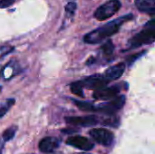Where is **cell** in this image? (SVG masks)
I'll return each mask as SVG.
<instances>
[{
  "label": "cell",
  "instance_id": "cell-1",
  "mask_svg": "<svg viewBox=\"0 0 155 154\" xmlns=\"http://www.w3.org/2000/svg\"><path fill=\"white\" fill-rule=\"evenodd\" d=\"M133 19H134V15L129 14L120 16L113 21H110L104 24V25L87 33L84 36V42L89 44H96L102 43L105 39L118 33L124 23L131 21Z\"/></svg>",
  "mask_w": 155,
  "mask_h": 154
},
{
  "label": "cell",
  "instance_id": "cell-2",
  "mask_svg": "<svg viewBox=\"0 0 155 154\" xmlns=\"http://www.w3.org/2000/svg\"><path fill=\"white\" fill-rule=\"evenodd\" d=\"M155 24L154 19H151L146 25L145 27L134 35L128 42L127 50L135 49L141 47L144 44H150L154 42Z\"/></svg>",
  "mask_w": 155,
  "mask_h": 154
},
{
  "label": "cell",
  "instance_id": "cell-3",
  "mask_svg": "<svg viewBox=\"0 0 155 154\" xmlns=\"http://www.w3.org/2000/svg\"><path fill=\"white\" fill-rule=\"evenodd\" d=\"M126 98L124 95H118L115 98L110 100L107 103H101L99 105H94V113H103L104 115L113 116L114 113H116L118 111H120L125 104Z\"/></svg>",
  "mask_w": 155,
  "mask_h": 154
},
{
  "label": "cell",
  "instance_id": "cell-4",
  "mask_svg": "<svg viewBox=\"0 0 155 154\" xmlns=\"http://www.w3.org/2000/svg\"><path fill=\"white\" fill-rule=\"evenodd\" d=\"M121 5L120 0H109L95 10L94 16L99 21L108 19L120 10Z\"/></svg>",
  "mask_w": 155,
  "mask_h": 154
},
{
  "label": "cell",
  "instance_id": "cell-5",
  "mask_svg": "<svg viewBox=\"0 0 155 154\" xmlns=\"http://www.w3.org/2000/svg\"><path fill=\"white\" fill-rule=\"evenodd\" d=\"M90 137L98 144L108 147L111 146L114 141V134L104 128H94L89 132Z\"/></svg>",
  "mask_w": 155,
  "mask_h": 154
},
{
  "label": "cell",
  "instance_id": "cell-6",
  "mask_svg": "<svg viewBox=\"0 0 155 154\" xmlns=\"http://www.w3.org/2000/svg\"><path fill=\"white\" fill-rule=\"evenodd\" d=\"M82 88L86 89H93V90H99L102 88L106 87V85L110 83L104 74H94L91 76H87L83 78L82 80L77 81Z\"/></svg>",
  "mask_w": 155,
  "mask_h": 154
},
{
  "label": "cell",
  "instance_id": "cell-7",
  "mask_svg": "<svg viewBox=\"0 0 155 154\" xmlns=\"http://www.w3.org/2000/svg\"><path fill=\"white\" fill-rule=\"evenodd\" d=\"M65 123L67 124L79 126V127H90L94 126L101 121L95 115H86V116H69L65 117Z\"/></svg>",
  "mask_w": 155,
  "mask_h": 154
},
{
  "label": "cell",
  "instance_id": "cell-8",
  "mask_svg": "<svg viewBox=\"0 0 155 154\" xmlns=\"http://www.w3.org/2000/svg\"><path fill=\"white\" fill-rule=\"evenodd\" d=\"M121 90L122 87L120 84H114L110 87H104L94 91L93 93V97L98 101H110L118 96Z\"/></svg>",
  "mask_w": 155,
  "mask_h": 154
},
{
  "label": "cell",
  "instance_id": "cell-9",
  "mask_svg": "<svg viewBox=\"0 0 155 154\" xmlns=\"http://www.w3.org/2000/svg\"><path fill=\"white\" fill-rule=\"evenodd\" d=\"M66 143L72 147H74L76 149H79V150H82L84 152L91 151L94 146L93 142H91L86 137H84L81 135H75V136L69 137L66 141Z\"/></svg>",
  "mask_w": 155,
  "mask_h": 154
},
{
  "label": "cell",
  "instance_id": "cell-10",
  "mask_svg": "<svg viewBox=\"0 0 155 154\" xmlns=\"http://www.w3.org/2000/svg\"><path fill=\"white\" fill-rule=\"evenodd\" d=\"M126 64L124 63H119L117 64H114L113 66H110L104 74V76L109 81H115L121 78L125 71Z\"/></svg>",
  "mask_w": 155,
  "mask_h": 154
},
{
  "label": "cell",
  "instance_id": "cell-11",
  "mask_svg": "<svg viewBox=\"0 0 155 154\" xmlns=\"http://www.w3.org/2000/svg\"><path fill=\"white\" fill-rule=\"evenodd\" d=\"M60 145V141L55 138V137H45L43 138L39 143H38V148L42 152L45 153H50L58 149Z\"/></svg>",
  "mask_w": 155,
  "mask_h": 154
},
{
  "label": "cell",
  "instance_id": "cell-12",
  "mask_svg": "<svg viewBox=\"0 0 155 154\" xmlns=\"http://www.w3.org/2000/svg\"><path fill=\"white\" fill-rule=\"evenodd\" d=\"M18 64L15 61H11L6 64L0 71V79L9 80L18 73Z\"/></svg>",
  "mask_w": 155,
  "mask_h": 154
},
{
  "label": "cell",
  "instance_id": "cell-13",
  "mask_svg": "<svg viewBox=\"0 0 155 154\" xmlns=\"http://www.w3.org/2000/svg\"><path fill=\"white\" fill-rule=\"evenodd\" d=\"M135 5L140 12L150 15L155 14V0H135Z\"/></svg>",
  "mask_w": 155,
  "mask_h": 154
},
{
  "label": "cell",
  "instance_id": "cell-14",
  "mask_svg": "<svg viewBox=\"0 0 155 154\" xmlns=\"http://www.w3.org/2000/svg\"><path fill=\"white\" fill-rule=\"evenodd\" d=\"M114 51V45L111 40H107L101 47L102 54L105 59H108V61H110L111 58L113 57Z\"/></svg>",
  "mask_w": 155,
  "mask_h": 154
},
{
  "label": "cell",
  "instance_id": "cell-15",
  "mask_svg": "<svg viewBox=\"0 0 155 154\" xmlns=\"http://www.w3.org/2000/svg\"><path fill=\"white\" fill-rule=\"evenodd\" d=\"M16 131H17V126L16 125H13V126H10L9 128H7L3 133V134L1 136V138L4 141V143H6V142L11 141L15 137Z\"/></svg>",
  "mask_w": 155,
  "mask_h": 154
},
{
  "label": "cell",
  "instance_id": "cell-16",
  "mask_svg": "<svg viewBox=\"0 0 155 154\" xmlns=\"http://www.w3.org/2000/svg\"><path fill=\"white\" fill-rule=\"evenodd\" d=\"M72 101L74 102L75 106H77L83 112H93V110H94V104H93L89 102H84V101L74 100V99H72Z\"/></svg>",
  "mask_w": 155,
  "mask_h": 154
},
{
  "label": "cell",
  "instance_id": "cell-17",
  "mask_svg": "<svg viewBox=\"0 0 155 154\" xmlns=\"http://www.w3.org/2000/svg\"><path fill=\"white\" fill-rule=\"evenodd\" d=\"M15 100L13 98H10V99H6L5 102L0 105V118L4 117L7 113V112L15 104Z\"/></svg>",
  "mask_w": 155,
  "mask_h": 154
},
{
  "label": "cell",
  "instance_id": "cell-18",
  "mask_svg": "<svg viewBox=\"0 0 155 154\" xmlns=\"http://www.w3.org/2000/svg\"><path fill=\"white\" fill-rule=\"evenodd\" d=\"M70 89H71V92L77 95V96H80V97H84V89L82 88V86L79 84L78 82H74L73 84H70Z\"/></svg>",
  "mask_w": 155,
  "mask_h": 154
},
{
  "label": "cell",
  "instance_id": "cell-19",
  "mask_svg": "<svg viewBox=\"0 0 155 154\" xmlns=\"http://www.w3.org/2000/svg\"><path fill=\"white\" fill-rule=\"evenodd\" d=\"M101 123L105 126H110V127H114L116 128L119 125V121L116 117L112 116V117H107L104 120L101 121Z\"/></svg>",
  "mask_w": 155,
  "mask_h": 154
},
{
  "label": "cell",
  "instance_id": "cell-20",
  "mask_svg": "<svg viewBox=\"0 0 155 154\" xmlns=\"http://www.w3.org/2000/svg\"><path fill=\"white\" fill-rule=\"evenodd\" d=\"M14 50H15L14 46H11V45L1 46L0 47V63L3 60V58H5L6 55H8L9 54H11Z\"/></svg>",
  "mask_w": 155,
  "mask_h": 154
},
{
  "label": "cell",
  "instance_id": "cell-21",
  "mask_svg": "<svg viewBox=\"0 0 155 154\" xmlns=\"http://www.w3.org/2000/svg\"><path fill=\"white\" fill-rule=\"evenodd\" d=\"M76 10V3L75 2H69L65 6V12L67 15H74Z\"/></svg>",
  "mask_w": 155,
  "mask_h": 154
},
{
  "label": "cell",
  "instance_id": "cell-22",
  "mask_svg": "<svg viewBox=\"0 0 155 154\" xmlns=\"http://www.w3.org/2000/svg\"><path fill=\"white\" fill-rule=\"evenodd\" d=\"M145 52H146V51H143L142 53H137V54H134L130 55V56L126 59V61H127V63H128V65H132L137 59H139L140 57H142V56L145 54Z\"/></svg>",
  "mask_w": 155,
  "mask_h": 154
},
{
  "label": "cell",
  "instance_id": "cell-23",
  "mask_svg": "<svg viewBox=\"0 0 155 154\" xmlns=\"http://www.w3.org/2000/svg\"><path fill=\"white\" fill-rule=\"evenodd\" d=\"M15 0H0V8H6L13 5Z\"/></svg>",
  "mask_w": 155,
  "mask_h": 154
},
{
  "label": "cell",
  "instance_id": "cell-24",
  "mask_svg": "<svg viewBox=\"0 0 155 154\" xmlns=\"http://www.w3.org/2000/svg\"><path fill=\"white\" fill-rule=\"evenodd\" d=\"M4 144H5L4 141L2 140V138H0V154H2V151L4 149Z\"/></svg>",
  "mask_w": 155,
  "mask_h": 154
},
{
  "label": "cell",
  "instance_id": "cell-25",
  "mask_svg": "<svg viewBox=\"0 0 155 154\" xmlns=\"http://www.w3.org/2000/svg\"><path fill=\"white\" fill-rule=\"evenodd\" d=\"M1 91H2V86L0 85V93H1Z\"/></svg>",
  "mask_w": 155,
  "mask_h": 154
},
{
  "label": "cell",
  "instance_id": "cell-26",
  "mask_svg": "<svg viewBox=\"0 0 155 154\" xmlns=\"http://www.w3.org/2000/svg\"><path fill=\"white\" fill-rule=\"evenodd\" d=\"M79 154H90V153H79Z\"/></svg>",
  "mask_w": 155,
  "mask_h": 154
}]
</instances>
